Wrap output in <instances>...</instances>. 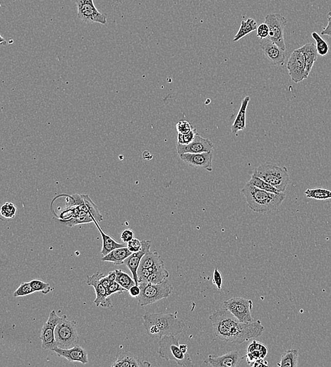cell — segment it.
I'll return each instance as SVG.
<instances>
[{
  "mask_svg": "<svg viewBox=\"0 0 331 367\" xmlns=\"http://www.w3.org/2000/svg\"><path fill=\"white\" fill-rule=\"evenodd\" d=\"M247 182L252 184V185L254 186L255 187L264 190V191L273 192V193H279V192H281L277 189H275L274 186L271 185L269 183H268V182L264 181V180H262V179L258 178V177L255 176L254 174H253L252 177H251L250 180H249Z\"/></svg>",
  "mask_w": 331,
  "mask_h": 367,
  "instance_id": "4dcf8cb0",
  "label": "cell"
},
{
  "mask_svg": "<svg viewBox=\"0 0 331 367\" xmlns=\"http://www.w3.org/2000/svg\"><path fill=\"white\" fill-rule=\"evenodd\" d=\"M158 353L165 360H173L180 366H193V362L189 353L181 351L180 340L176 336H165L160 339Z\"/></svg>",
  "mask_w": 331,
  "mask_h": 367,
  "instance_id": "277c9868",
  "label": "cell"
},
{
  "mask_svg": "<svg viewBox=\"0 0 331 367\" xmlns=\"http://www.w3.org/2000/svg\"><path fill=\"white\" fill-rule=\"evenodd\" d=\"M181 351L183 352L184 353H188V346L183 344V345H180Z\"/></svg>",
  "mask_w": 331,
  "mask_h": 367,
  "instance_id": "c3c4849f",
  "label": "cell"
},
{
  "mask_svg": "<svg viewBox=\"0 0 331 367\" xmlns=\"http://www.w3.org/2000/svg\"><path fill=\"white\" fill-rule=\"evenodd\" d=\"M115 271L116 275H117L116 281L127 291H129L132 286L136 285L134 279L131 277L130 275L127 274V273L123 271V270L117 269L115 270Z\"/></svg>",
  "mask_w": 331,
  "mask_h": 367,
  "instance_id": "f546056e",
  "label": "cell"
},
{
  "mask_svg": "<svg viewBox=\"0 0 331 367\" xmlns=\"http://www.w3.org/2000/svg\"><path fill=\"white\" fill-rule=\"evenodd\" d=\"M77 7V17L88 24H107V16L100 13L94 5L93 0H74Z\"/></svg>",
  "mask_w": 331,
  "mask_h": 367,
  "instance_id": "9c48e42d",
  "label": "cell"
},
{
  "mask_svg": "<svg viewBox=\"0 0 331 367\" xmlns=\"http://www.w3.org/2000/svg\"><path fill=\"white\" fill-rule=\"evenodd\" d=\"M36 292L35 290L32 288L31 285L29 283H22L20 286L16 289L14 293L15 298L19 296H24L29 295V294Z\"/></svg>",
  "mask_w": 331,
  "mask_h": 367,
  "instance_id": "8d00e7d4",
  "label": "cell"
},
{
  "mask_svg": "<svg viewBox=\"0 0 331 367\" xmlns=\"http://www.w3.org/2000/svg\"><path fill=\"white\" fill-rule=\"evenodd\" d=\"M312 38L316 41L317 53L321 57L326 56L329 52V45L328 43L317 32L311 33Z\"/></svg>",
  "mask_w": 331,
  "mask_h": 367,
  "instance_id": "1f68e13d",
  "label": "cell"
},
{
  "mask_svg": "<svg viewBox=\"0 0 331 367\" xmlns=\"http://www.w3.org/2000/svg\"><path fill=\"white\" fill-rule=\"evenodd\" d=\"M252 366H268V362L264 361V359H260L256 360L252 365Z\"/></svg>",
  "mask_w": 331,
  "mask_h": 367,
  "instance_id": "7dc6e473",
  "label": "cell"
},
{
  "mask_svg": "<svg viewBox=\"0 0 331 367\" xmlns=\"http://www.w3.org/2000/svg\"><path fill=\"white\" fill-rule=\"evenodd\" d=\"M264 23L268 25L270 30L267 39L286 50L284 40V30L287 23L286 18L279 14H268L265 17Z\"/></svg>",
  "mask_w": 331,
  "mask_h": 367,
  "instance_id": "30bf717a",
  "label": "cell"
},
{
  "mask_svg": "<svg viewBox=\"0 0 331 367\" xmlns=\"http://www.w3.org/2000/svg\"><path fill=\"white\" fill-rule=\"evenodd\" d=\"M287 69L291 79L294 83H300L306 79L305 60L300 48L294 49L287 64Z\"/></svg>",
  "mask_w": 331,
  "mask_h": 367,
  "instance_id": "7c38bea8",
  "label": "cell"
},
{
  "mask_svg": "<svg viewBox=\"0 0 331 367\" xmlns=\"http://www.w3.org/2000/svg\"><path fill=\"white\" fill-rule=\"evenodd\" d=\"M138 285L141 288V294L137 300L141 307L150 305L163 299L169 298L173 290L172 285L167 279L158 284L140 283Z\"/></svg>",
  "mask_w": 331,
  "mask_h": 367,
  "instance_id": "8992f818",
  "label": "cell"
},
{
  "mask_svg": "<svg viewBox=\"0 0 331 367\" xmlns=\"http://www.w3.org/2000/svg\"><path fill=\"white\" fill-rule=\"evenodd\" d=\"M250 97L247 96L243 99L241 101L240 108L237 116H236L235 121L232 125V134L237 135V132L243 131L246 129V114L247 107H248L249 102H250Z\"/></svg>",
  "mask_w": 331,
  "mask_h": 367,
  "instance_id": "44dd1931",
  "label": "cell"
},
{
  "mask_svg": "<svg viewBox=\"0 0 331 367\" xmlns=\"http://www.w3.org/2000/svg\"><path fill=\"white\" fill-rule=\"evenodd\" d=\"M302 52L303 53L304 60H305V76L307 79L310 73H311L312 68L317 60L318 54L317 47L313 43H309L300 47Z\"/></svg>",
  "mask_w": 331,
  "mask_h": 367,
  "instance_id": "7402d4cb",
  "label": "cell"
},
{
  "mask_svg": "<svg viewBox=\"0 0 331 367\" xmlns=\"http://www.w3.org/2000/svg\"><path fill=\"white\" fill-rule=\"evenodd\" d=\"M213 283L218 290H221L222 283H223V277L218 269L214 270V275H213Z\"/></svg>",
  "mask_w": 331,
  "mask_h": 367,
  "instance_id": "60d3db41",
  "label": "cell"
},
{
  "mask_svg": "<svg viewBox=\"0 0 331 367\" xmlns=\"http://www.w3.org/2000/svg\"><path fill=\"white\" fill-rule=\"evenodd\" d=\"M30 284L35 292H41L43 294H47L53 290L49 283L43 282L41 279H33L30 281Z\"/></svg>",
  "mask_w": 331,
  "mask_h": 367,
  "instance_id": "836d02e7",
  "label": "cell"
},
{
  "mask_svg": "<svg viewBox=\"0 0 331 367\" xmlns=\"http://www.w3.org/2000/svg\"><path fill=\"white\" fill-rule=\"evenodd\" d=\"M216 337L223 341L241 345L252 338L262 336L265 327L259 320L252 323L240 322L226 309L215 311L209 317Z\"/></svg>",
  "mask_w": 331,
  "mask_h": 367,
  "instance_id": "6da1fadb",
  "label": "cell"
},
{
  "mask_svg": "<svg viewBox=\"0 0 331 367\" xmlns=\"http://www.w3.org/2000/svg\"><path fill=\"white\" fill-rule=\"evenodd\" d=\"M142 250L138 252L132 253L128 258L124 262V264L128 268L129 271L132 273L133 278L134 279L136 285H138V268H140L141 261L143 256H144L148 252H149L151 249V241L149 240H142Z\"/></svg>",
  "mask_w": 331,
  "mask_h": 367,
  "instance_id": "e0dca14e",
  "label": "cell"
},
{
  "mask_svg": "<svg viewBox=\"0 0 331 367\" xmlns=\"http://www.w3.org/2000/svg\"><path fill=\"white\" fill-rule=\"evenodd\" d=\"M127 247L132 253L137 252L142 250V242L138 239L134 238L127 243Z\"/></svg>",
  "mask_w": 331,
  "mask_h": 367,
  "instance_id": "b9f144b4",
  "label": "cell"
},
{
  "mask_svg": "<svg viewBox=\"0 0 331 367\" xmlns=\"http://www.w3.org/2000/svg\"><path fill=\"white\" fill-rule=\"evenodd\" d=\"M62 317H59L55 311H53L49 315L48 319L42 328L40 338L42 340V347L44 349L53 351L58 347L55 340V328L58 326Z\"/></svg>",
  "mask_w": 331,
  "mask_h": 367,
  "instance_id": "8fae6325",
  "label": "cell"
},
{
  "mask_svg": "<svg viewBox=\"0 0 331 367\" xmlns=\"http://www.w3.org/2000/svg\"><path fill=\"white\" fill-rule=\"evenodd\" d=\"M129 295L134 298H138L141 294V288L140 285H135L129 290Z\"/></svg>",
  "mask_w": 331,
  "mask_h": 367,
  "instance_id": "f6af8a7d",
  "label": "cell"
},
{
  "mask_svg": "<svg viewBox=\"0 0 331 367\" xmlns=\"http://www.w3.org/2000/svg\"><path fill=\"white\" fill-rule=\"evenodd\" d=\"M53 351L55 352L58 357H64L70 362H77L82 363L83 364L89 363L88 354L86 351L78 345L67 349L57 347Z\"/></svg>",
  "mask_w": 331,
  "mask_h": 367,
  "instance_id": "ac0fdd59",
  "label": "cell"
},
{
  "mask_svg": "<svg viewBox=\"0 0 331 367\" xmlns=\"http://www.w3.org/2000/svg\"><path fill=\"white\" fill-rule=\"evenodd\" d=\"M176 129L178 134H186V133L191 132L192 127L189 121L182 120L177 124Z\"/></svg>",
  "mask_w": 331,
  "mask_h": 367,
  "instance_id": "f35d334b",
  "label": "cell"
},
{
  "mask_svg": "<svg viewBox=\"0 0 331 367\" xmlns=\"http://www.w3.org/2000/svg\"><path fill=\"white\" fill-rule=\"evenodd\" d=\"M107 294L108 296H111L112 294L121 293V292H125L127 291L125 288H123L117 282V281H114L110 283L109 287H108L107 290Z\"/></svg>",
  "mask_w": 331,
  "mask_h": 367,
  "instance_id": "74e56055",
  "label": "cell"
},
{
  "mask_svg": "<svg viewBox=\"0 0 331 367\" xmlns=\"http://www.w3.org/2000/svg\"><path fill=\"white\" fill-rule=\"evenodd\" d=\"M180 159L186 164L195 168L212 171L213 152L200 153H184L180 155Z\"/></svg>",
  "mask_w": 331,
  "mask_h": 367,
  "instance_id": "5bb4252c",
  "label": "cell"
},
{
  "mask_svg": "<svg viewBox=\"0 0 331 367\" xmlns=\"http://www.w3.org/2000/svg\"><path fill=\"white\" fill-rule=\"evenodd\" d=\"M257 23L254 19L249 18L246 21H241L240 27L239 28L238 32L234 37L233 42L239 41L242 38L257 30Z\"/></svg>",
  "mask_w": 331,
  "mask_h": 367,
  "instance_id": "484cf974",
  "label": "cell"
},
{
  "mask_svg": "<svg viewBox=\"0 0 331 367\" xmlns=\"http://www.w3.org/2000/svg\"><path fill=\"white\" fill-rule=\"evenodd\" d=\"M95 224L98 228L99 231H100V235L102 236V248L101 251L102 257L106 256L111 252L112 251L115 250V249L121 248V247H127L125 244H120V243L118 242V241L115 240L111 236L107 235L102 231L101 228L99 226L98 221L95 220Z\"/></svg>",
  "mask_w": 331,
  "mask_h": 367,
  "instance_id": "d4e9b609",
  "label": "cell"
},
{
  "mask_svg": "<svg viewBox=\"0 0 331 367\" xmlns=\"http://www.w3.org/2000/svg\"><path fill=\"white\" fill-rule=\"evenodd\" d=\"M102 276H104L103 273L97 272L91 276L87 277L86 284L93 287L96 291V298L94 303L97 307L101 306L102 307L109 308L112 307V303L110 296L108 295L107 290L100 283V278Z\"/></svg>",
  "mask_w": 331,
  "mask_h": 367,
  "instance_id": "4fadbf2b",
  "label": "cell"
},
{
  "mask_svg": "<svg viewBox=\"0 0 331 367\" xmlns=\"http://www.w3.org/2000/svg\"><path fill=\"white\" fill-rule=\"evenodd\" d=\"M241 192L246 198L247 204L251 210L258 214H268L277 210L286 197L284 192L273 193L264 191L248 182Z\"/></svg>",
  "mask_w": 331,
  "mask_h": 367,
  "instance_id": "3957f363",
  "label": "cell"
},
{
  "mask_svg": "<svg viewBox=\"0 0 331 367\" xmlns=\"http://www.w3.org/2000/svg\"><path fill=\"white\" fill-rule=\"evenodd\" d=\"M327 17H328V25H327L326 27L323 28V30L321 31V34L328 36L331 39V11L327 15Z\"/></svg>",
  "mask_w": 331,
  "mask_h": 367,
  "instance_id": "ee69618b",
  "label": "cell"
},
{
  "mask_svg": "<svg viewBox=\"0 0 331 367\" xmlns=\"http://www.w3.org/2000/svg\"><path fill=\"white\" fill-rule=\"evenodd\" d=\"M260 46L266 58L273 65L280 66L284 64L286 58V50L281 48L278 45L268 39H262Z\"/></svg>",
  "mask_w": 331,
  "mask_h": 367,
  "instance_id": "2e32d148",
  "label": "cell"
},
{
  "mask_svg": "<svg viewBox=\"0 0 331 367\" xmlns=\"http://www.w3.org/2000/svg\"><path fill=\"white\" fill-rule=\"evenodd\" d=\"M240 360V355L238 351H232L224 354L221 356L209 355L205 361L207 364L214 367H235Z\"/></svg>",
  "mask_w": 331,
  "mask_h": 367,
  "instance_id": "d6986e66",
  "label": "cell"
},
{
  "mask_svg": "<svg viewBox=\"0 0 331 367\" xmlns=\"http://www.w3.org/2000/svg\"><path fill=\"white\" fill-rule=\"evenodd\" d=\"M161 256L157 252H149L143 256L138 269H149L162 261Z\"/></svg>",
  "mask_w": 331,
  "mask_h": 367,
  "instance_id": "83f0119b",
  "label": "cell"
},
{
  "mask_svg": "<svg viewBox=\"0 0 331 367\" xmlns=\"http://www.w3.org/2000/svg\"><path fill=\"white\" fill-rule=\"evenodd\" d=\"M197 134V129L196 128H192L191 132L186 133V134H178V142L177 143L182 144V145H188L190 143L193 142L196 135Z\"/></svg>",
  "mask_w": 331,
  "mask_h": 367,
  "instance_id": "d590c367",
  "label": "cell"
},
{
  "mask_svg": "<svg viewBox=\"0 0 331 367\" xmlns=\"http://www.w3.org/2000/svg\"><path fill=\"white\" fill-rule=\"evenodd\" d=\"M16 207L14 203H5L1 208V216L5 219H12L16 214Z\"/></svg>",
  "mask_w": 331,
  "mask_h": 367,
  "instance_id": "e575fe53",
  "label": "cell"
},
{
  "mask_svg": "<svg viewBox=\"0 0 331 367\" xmlns=\"http://www.w3.org/2000/svg\"><path fill=\"white\" fill-rule=\"evenodd\" d=\"M269 27L268 25L266 23H263L258 26L257 30H256V36L262 40L267 39L269 36Z\"/></svg>",
  "mask_w": 331,
  "mask_h": 367,
  "instance_id": "ab89813d",
  "label": "cell"
},
{
  "mask_svg": "<svg viewBox=\"0 0 331 367\" xmlns=\"http://www.w3.org/2000/svg\"><path fill=\"white\" fill-rule=\"evenodd\" d=\"M224 309L230 311L240 322L252 323L253 302L242 298H233L223 302Z\"/></svg>",
  "mask_w": 331,
  "mask_h": 367,
  "instance_id": "ba28073f",
  "label": "cell"
},
{
  "mask_svg": "<svg viewBox=\"0 0 331 367\" xmlns=\"http://www.w3.org/2000/svg\"><path fill=\"white\" fill-rule=\"evenodd\" d=\"M134 238V233L132 230L126 229L124 230L121 235V239L125 244L129 242Z\"/></svg>",
  "mask_w": 331,
  "mask_h": 367,
  "instance_id": "7bdbcfd3",
  "label": "cell"
},
{
  "mask_svg": "<svg viewBox=\"0 0 331 367\" xmlns=\"http://www.w3.org/2000/svg\"><path fill=\"white\" fill-rule=\"evenodd\" d=\"M151 364L147 361H142L132 353L121 352L117 354L115 360L112 364V367H148Z\"/></svg>",
  "mask_w": 331,
  "mask_h": 367,
  "instance_id": "ffe728a7",
  "label": "cell"
},
{
  "mask_svg": "<svg viewBox=\"0 0 331 367\" xmlns=\"http://www.w3.org/2000/svg\"><path fill=\"white\" fill-rule=\"evenodd\" d=\"M173 313H146L143 316V325L150 336L161 339L165 336H177L183 331L185 323Z\"/></svg>",
  "mask_w": 331,
  "mask_h": 367,
  "instance_id": "7a4b0ae2",
  "label": "cell"
},
{
  "mask_svg": "<svg viewBox=\"0 0 331 367\" xmlns=\"http://www.w3.org/2000/svg\"><path fill=\"white\" fill-rule=\"evenodd\" d=\"M305 195L309 199L315 200H328L331 199L330 190L315 188V189H307L305 191Z\"/></svg>",
  "mask_w": 331,
  "mask_h": 367,
  "instance_id": "f1b7e54d",
  "label": "cell"
},
{
  "mask_svg": "<svg viewBox=\"0 0 331 367\" xmlns=\"http://www.w3.org/2000/svg\"><path fill=\"white\" fill-rule=\"evenodd\" d=\"M298 349H290L281 355V360L277 365L280 367H297L298 366Z\"/></svg>",
  "mask_w": 331,
  "mask_h": 367,
  "instance_id": "4316f807",
  "label": "cell"
},
{
  "mask_svg": "<svg viewBox=\"0 0 331 367\" xmlns=\"http://www.w3.org/2000/svg\"><path fill=\"white\" fill-rule=\"evenodd\" d=\"M214 145L211 140L202 137L199 134L196 135L195 139L188 145H182L177 143V151L179 155L184 153H200L213 151Z\"/></svg>",
  "mask_w": 331,
  "mask_h": 367,
  "instance_id": "9a60e30c",
  "label": "cell"
},
{
  "mask_svg": "<svg viewBox=\"0 0 331 367\" xmlns=\"http://www.w3.org/2000/svg\"><path fill=\"white\" fill-rule=\"evenodd\" d=\"M100 283H102V285H103L104 287V288L107 290L108 287H109V285H110V283H112L111 281H110V279H109V277H108V275L107 276H102L101 278H100Z\"/></svg>",
  "mask_w": 331,
  "mask_h": 367,
  "instance_id": "bcb514c9",
  "label": "cell"
},
{
  "mask_svg": "<svg viewBox=\"0 0 331 367\" xmlns=\"http://www.w3.org/2000/svg\"><path fill=\"white\" fill-rule=\"evenodd\" d=\"M268 354V348L263 344L259 349L254 351L252 353H248L247 355V364L252 366L254 362L260 359H264Z\"/></svg>",
  "mask_w": 331,
  "mask_h": 367,
  "instance_id": "d6a6232c",
  "label": "cell"
},
{
  "mask_svg": "<svg viewBox=\"0 0 331 367\" xmlns=\"http://www.w3.org/2000/svg\"><path fill=\"white\" fill-rule=\"evenodd\" d=\"M132 254V252L127 248V247L115 249L109 254L101 258L102 261L112 262L115 265L124 264L125 260Z\"/></svg>",
  "mask_w": 331,
  "mask_h": 367,
  "instance_id": "cb8c5ba5",
  "label": "cell"
},
{
  "mask_svg": "<svg viewBox=\"0 0 331 367\" xmlns=\"http://www.w3.org/2000/svg\"><path fill=\"white\" fill-rule=\"evenodd\" d=\"M253 174L262 179L281 192L285 191L290 180L286 167H280L272 163H264L259 165L255 169Z\"/></svg>",
  "mask_w": 331,
  "mask_h": 367,
  "instance_id": "5b68a950",
  "label": "cell"
},
{
  "mask_svg": "<svg viewBox=\"0 0 331 367\" xmlns=\"http://www.w3.org/2000/svg\"><path fill=\"white\" fill-rule=\"evenodd\" d=\"M151 272L149 277H148L146 283H153V284H158L161 283L163 281H165L170 276V273L165 267V264L163 260L160 263L156 264L153 267L148 269Z\"/></svg>",
  "mask_w": 331,
  "mask_h": 367,
  "instance_id": "603a6c76",
  "label": "cell"
},
{
  "mask_svg": "<svg viewBox=\"0 0 331 367\" xmlns=\"http://www.w3.org/2000/svg\"><path fill=\"white\" fill-rule=\"evenodd\" d=\"M55 336L59 347L67 349L77 345L79 338L77 323L69 320L66 315H64L55 328Z\"/></svg>",
  "mask_w": 331,
  "mask_h": 367,
  "instance_id": "52a82bcc",
  "label": "cell"
}]
</instances>
